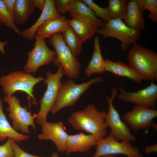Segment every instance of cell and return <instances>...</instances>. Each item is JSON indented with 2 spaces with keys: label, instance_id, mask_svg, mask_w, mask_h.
I'll use <instances>...</instances> for the list:
<instances>
[{
  "label": "cell",
  "instance_id": "cell-27",
  "mask_svg": "<svg viewBox=\"0 0 157 157\" xmlns=\"http://www.w3.org/2000/svg\"><path fill=\"white\" fill-rule=\"evenodd\" d=\"M0 22L11 28L19 35H21L22 31L16 25L13 16L8 10L2 0H0Z\"/></svg>",
  "mask_w": 157,
  "mask_h": 157
},
{
  "label": "cell",
  "instance_id": "cell-23",
  "mask_svg": "<svg viewBox=\"0 0 157 157\" xmlns=\"http://www.w3.org/2000/svg\"><path fill=\"white\" fill-rule=\"evenodd\" d=\"M35 8L33 0H16L14 15L15 24H24L33 13Z\"/></svg>",
  "mask_w": 157,
  "mask_h": 157
},
{
  "label": "cell",
  "instance_id": "cell-4",
  "mask_svg": "<svg viewBox=\"0 0 157 157\" xmlns=\"http://www.w3.org/2000/svg\"><path fill=\"white\" fill-rule=\"evenodd\" d=\"M57 67L58 69L56 73L53 74L48 71L45 74L46 78L44 80V83L47 88L40 101V110L36 114V119L38 124H41L47 121V115L54 105L62 86L61 79L64 75L63 70L60 65Z\"/></svg>",
  "mask_w": 157,
  "mask_h": 157
},
{
  "label": "cell",
  "instance_id": "cell-34",
  "mask_svg": "<svg viewBox=\"0 0 157 157\" xmlns=\"http://www.w3.org/2000/svg\"><path fill=\"white\" fill-rule=\"evenodd\" d=\"M34 6L35 8L42 11L45 7L46 0H33Z\"/></svg>",
  "mask_w": 157,
  "mask_h": 157
},
{
  "label": "cell",
  "instance_id": "cell-9",
  "mask_svg": "<svg viewBox=\"0 0 157 157\" xmlns=\"http://www.w3.org/2000/svg\"><path fill=\"white\" fill-rule=\"evenodd\" d=\"M95 152L91 157L121 154L127 157H142L138 148L130 142L119 141L114 138L110 131L106 137L97 140Z\"/></svg>",
  "mask_w": 157,
  "mask_h": 157
},
{
  "label": "cell",
  "instance_id": "cell-31",
  "mask_svg": "<svg viewBox=\"0 0 157 157\" xmlns=\"http://www.w3.org/2000/svg\"><path fill=\"white\" fill-rule=\"evenodd\" d=\"M74 0H53L54 6L58 13L64 14L69 10Z\"/></svg>",
  "mask_w": 157,
  "mask_h": 157
},
{
  "label": "cell",
  "instance_id": "cell-17",
  "mask_svg": "<svg viewBox=\"0 0 157 157\" xmlns=\"http://www.w3.org/2000/svg\"><path fill=\"white\" fill-rule=\"evenodd\" d=\"M69 26L68 19L65 16L53 17L40 25L36 34L40 38L45 39L54 34L66 31Z\"/></svg>",
  "mask_w": 157,
  "mask_h": 157
},
{
  "label": "cell",
  "instance_id": "cell-39",
  "mask_svg": "<svg viewBox=\"0 0 157 157\" xmlns=\"http://www.w3.org/2000/svg\"><path fill=\"white\" fill-rule=\"evenodd\" d=\"M1 23L0 22V26L1 25Z\"/></svg>",
  "mask_w": 157,
  "mask_h": 157
},
{
  "label": "cell",
  "instance_id": "cell-32",
  "mask_svg": "<svg viewBox=\"0 0 157 157\" xmlns=\"http://www.w3.org/2000/svg\"><path fill=\"white\" fill-rule=\"evenodd\" d=\"M13 148L15 157H50L39 156L28 154L22 149L15 142L13 144Z\"/></svg>",
  "mask_w": 157,
  "mask_h": 157
},
{
  "label": "cell",
  "instance_id": "cell-14",
  "mask_svg": "<svg viewBox=\"0 0 157 157\" xmlns=\"http://www.w3.org/2000/svg\"><path fill=\"white\" fill-rule=\"evenodd\" d=\"M42 132L37 135L40 140H51L56 145L58 152H65L69 134L65 131L63 122H49L47 121L41 124Z\"/></svg>",
  "mask_w": 157,
  "mask_h": 157
},
{
  "label": "cell",
  "instance_id": "cell-8",
  "mask_svg": "<svg viewBox=\"0 0 157 157\" xmlns=\"http://www.w3.org/2000/svg\"><path fill=\"white\" fill-rule=\"evenodd\" d=\"M3 99L4 102L8 104L6 110L9 113L8 116L12 120L13 127L15 130L29 134V126H31L34 130H35L34 120L36 117V114L32 115L26 106L22 107L20 100L15 96L5 95Z\"/></svg>",
  "mask_w": 157,
  "mask_h": 157
},
{
  "label": "cell",
  "instance_id": "cell-25",
  "mask_svg": "<svg viewBox=\"0 0 157 157\" xmlns=\"http://www.w3.org/2000/svg\"><path fill=\"white\" fill-rule=\"evenodd\" d=\"M63 40L75 56L81 53L82 46L72 28L69 26L66 31L61 33Z\"/></svg>",
  "mask_w": 157,
  "mask_h": 157
},
{
  "label": "cell",
  "instance_id": "cell-10",
  "mask_svg": "<svg viewBox=\"0 0 157 157\" xmlns=\"http://www.w3.org/2000/svg\"><path fill=\"white\" fill-rule=\"evenodd\" d=\"M118 90L115 88L111 90L110 97H106L108 108L105 118L108 127H109L114 138L119 141L131 142L135 141L136 137L131 133L127 124L121 119L119 115L113 104V101L117 95Z\"/></svg>",
  "mask_w": 157,
  "mask_h": 157
},
{
  "label": "cell",
  "instance_id": "cell-21",
  "mask_svg": "<svg viewBox=\"0 0 157 157\" xmlns=\"http://www.w3.org/2000/svg\"><path fill=\"white\" fill-rule=\"evenodd\" d=\"M99 37H95L94 40V48L91 59L88 64L85 70L88 77L94 74H101L105 71V60L101 55Z\"/></svg>",
  "mask_w": 157,
  "mask_h": 157
},
{
  "label": "cell",
  "instance_id": "cell-2",
  "mask_svg": "<svg viewBox=\"0 0 157 157\" xmlns=\"http://www.w3.org/2000/svg\"><path fill=\"white\" fill-rule=\"evenodd\" d=\"M127 57L129 65L141 79L153 81L157 79V53L149 48L133 45Z\"/></svg>",
  "mask_w": 157,
  "mask_h": 157
},
{
  "label": "cell",
  "instance_id": "cell-36",
  "mask_svg": "<svg viewBox=\"0 0 157 157\" xmlns=\"http://www.w3.org/2000/svg\"><path fill=\"white\" fill-rule=\"evenodd\" d=\"M8 44V42L7 41L4 42L0 41V51L2 54L5 53L4 48Z\"/></svg>",
  "mask_w": 157,
  "mask_h": 157
},
{
  "label": "cell",
  "instance_id": "cell-26",
  "mask_svg": "<svg viewBox=\"0 0 157 157\" xmlns=\"http://www.w3.org/2000/svg\"><path fill=\"white\" fill-rule=\"evenodd\" d=\"M129 1L109 0L107 7L111 19H124L126 16Z\"/></svg>",
  "mask_w": 157,
  "mask_h": 157
},
{
  "label": "cell",
  "instance_id": "cell-12",
  "mask_svg": "<svg viewBox=\"0 0 157 157\" xmlns=\"http://www.w3.org/2000/svg\"><path fill=\"white\" fill-rule=\"evenodd\" d=\"M157 117V110L147 107L135 105L132 109L122 116L129 127L136 133L140 130L153 127V120Z\"/></svg>",
  "mask_w": 157,
  "mask_h": 157
},
{
  "label": "cell",
  "instance_id": "cell-38",
  "mask_svg": "<svg viewBox=\"0 0 157 157\" xmlns=\"http://www.w3.org/2000/svg\"><path fill=\"white\" fill-rule=\"evenodd\" d=\"M115 155H109L103 156L101 157H115Z\"/></svg>",
  "mask_w": 157,
  "mask_h": 157
},
{
  "label": "cell",
  "instance_id": "cell-18",
  "mask_svg": "<svg viewBox=\"0 0 157 157\" xmlns=\"http://www.w3.org/2000/svg\"><path fill=\"white\" fill-rule=\"evenodd\" d=\"M143 12L136 0L129 1L124 23L128 27L134 30H143L145 25Z\"/></svg>",
  "mask_w": 157,
  "mask_h": 157
},
{
  "label": "cell",
  "instance_id": "cell-19",
  "mask_svg": "<svg viewBox=\"0 0 157 157\" xmlns=\"http://www.w3.org/2000/svg\"><path fill=\"white\" fill-rule=\"evenodd\" d=\"M60 15L56 8L53 0H46L45 7L39 18L32 26L22 32L21 35L24 38L32 40L42 24L52 17Z\"/></svg>",
  "mask_w": 157,
  "mask_h": 157
},
{
  "label": "cell",
  "instance_id": "cell-29",
  "mask_svg": "<svg viewBox=\"0 0 157 157\" xmlns=\"http://www.w3.org/2000/svg\"><path fill=\"white\" fill-rule=\"evenodd\" d=\"M94 13L97 17L100 18L104 22H108L111 20L107 7L102 8L95 3L92 0H82Z\"/></svg>",
  "mask_w": 157,
  "mask_h": 157
},
{
  "label": "cell",
  "instance_id": "cell-3",
  "mask_svg": "<svg viewBox=\"0 0 157 157\" xmlns=\"http://www.w3.org/2000/svg\"><path fill=\"white\" fill-rule=\"evenodd\" d=\"M45 78L42 75L35 77L24 71L17 70L0 77V85L5 95H12L16 91H23L32 98L33 104L36 105L38 103L33 94V88Z\"/></svg>",
  "mask_w": 157,
  "mask_h": 157
},
{
  "label": "cell",
  "instance_id": "cell-11",
  "mask_svg": "<svg viewBox=\"0 0 157 157\" xmlns=\"http://www.w3.org/2000/svg\"><path fill=\"white\" fill-rule=\"evenodd\" d=\"M33 48L27 53L28 58L24 66V71L35 74L41 66L53 63L56 56L55 51L47 46L45 39L39 38L36 34Z\"/></svg>",
  "mask_w": 157,
  "mask_h": 157
},
{
  "label": "cell",
  "instance_id": "cell-37",
  "mask_svg": "<svg viewBox=\"0 0 157 157\" xmlns=\"http://www.w3.org/2000/svg\"><path fill=\"white\" fill-rule=\"evenodd\" d=\"M51 157H58V153L56 152L53 153L51 155Z\"/></svg>",
  "mask_w": 157,
  "mask_h": 157
},
{
  "label": "cell",
  "instance_id": "cell-16",
  "mask_svg": "<svg viewBox=\"0 0 157 157\" xmlns=\"http://www.w3.org/2000/svg\"><path fill=\"white\" fill-rule=\"evenodd\" d=\"M71 16L72 19H68L69 24L82 44L95 34L98 27L92 22L83 17L74 15Z\"/></svg>",
  "mask_w": 157,
  "mask_h": 157
},
{
  "label": "cell",
  "instance_id": "cell-7",
  "mask_svg": "<svg viewBox=\"0 0 157 157\" xmlns=\"http://www.w3.org/2000/svg\"><path fill=\"white\" fill-rule=\"evenodd\" d=\"M140 31L128 27L121 19L118 18L104 22L102 27L97 28L96 33L104 38L111 37L118 39L121 42L122 50L125 51L136 43L141 37Z\"/></svg>",
  "mask_w": 157,
  "mask_h": 157
},
{
  "label": "cell",
  "instance_id": "cell-35",
  "mask_svg": "<svg viewBox=\"0 0 157 157\" xmlns=\"http://www.w3.org/2000/svg\"><path fill=\"white\" fill-rule=\"evenodd\" d=\"M144 151L147 154H149L152 153H156L157 152V144L147 145L146 146Z\"/></svg>",
  "mask_w": 157,
  "mask_h": 157
},
{
  "label": "cell",
  "instance_id": "cell-13",
  "mask_svg": "<svg viewBox=\"0 0 157 157\" xmlns=\"http://www.w3.org/2000/svg\"><path fill=\"white\" fill-rule=\"evenodd\" d=\"M118 98L135 105L156 109L157 101V85L152 81L150 85L137 92L127 91L119 88Z\"/></svg>",
  "mask_w": 157,
  "mask_h": 157
},
{
  "label": "cell",
  "instance_id": "cell-15",
  "mask_svg": "<svg viewBox=\"0 0 157 157\" xmlns=\"http://www.w3.org/2000/svg\"><path fill=\"white\" fill-rule=\"evenodd\" d=\"M97 139L92 134L83 133L69 135L66 142L65 152L67 155L75 152H85L91 147L96 146Z\"/></svg>",
  "mask_w": 157,
  "mask_h": 157
},
{
  "label": "cell",
  "instance_id": "cell-33",
  "mask_svg": "<svg viewBox=\"0 0 157 157\" xmlns=\"http://www.w3.org/2000/svg\"><path fill=\"white\" fill-rule=\"evenodd\" d=\"M2 1L8 10L14 17V10L16 0H2Z\"/></svg>",
  "mask_w": 157,
  "mask_h": 157
},
{
  "label": "cell",
  "instance_id": "cell-5",
  "mask_svg": "<svg viewBox=\"0 0 157 157\" xmlns=\"http://www.w3.org/2000/svg\"><path fill=\"white\" fill-rule=\"evenodd\" d=\"M49 38V43L54 47L56 54L53 62L54 65L58 67L60 65L64 75L68 78H78L81 69L80 63L64 42L61 33L54 34Z\"/></svg>",
  "mask_w": 157,
  "mask_h": 157
},
{
  "label": "cell",
  "instance_id": "cell-28",
  "mask_svg": "<svg viewBox=\"0 0 157 157\" xmlns=\"http://www.w3.org/2000/svg\"><path fill=\"white\" fill-rule=\"evenodd\" d=\"M141 9L150 12L148 18L154 23L157 22V0H136Z\"/></svg>",
  "mask_w": 157,
  "mask_h": 157
},
{
  "label": "cell",
  "instance_id": "cell-30",
  "mask_svg": "<svg viewBox=\"0 0 157 157\" xmlns=\"http://www.w3.org/2000/svg\"><path fill=\"white\" fill-rule=\"evenodd\" d=\"M15 142L9 138L5 143L0 146V157H15L13 145Z\"/></svg>",
  "mask_w": 157,
  "mask_h": 157
},
{
  "label": "cell",
  "instance_id": "cell-1",
  "mask_svg": "<svg viewBox=\"0 0 157 157\" xmlns=\"http://www.w3.org/2000/svg\"><path fill=\"white\" fill-rule=\"evenodd\" d=\"M106 114V112L99 111L94 105L88 104L83 110L72 113L67 122L76 130L92 135L97 140L107 135Z\"/></svg>",
  "mask_w": 157,
  "mask_h": 157
},
{
  "label": "cell",
  "instance_id": "cell-24",
  "mask_svg": "<svg viewBox=\"0 0 157 157\" xmlns=\"http://www.w3.org/2000/svg\"><path fill=\"white\" fill-rule=\"evenodd\" d=\"M69 15H74L85 18L92 22L98 28L102 26L103 21L97 17L94 13L81 0H74L68 12Z\"/></svg>",
  "mask_w": 157,
  "mask_h": 157
},
{
  "label": "cell",
  "instance_id": "cell-20",
  "mask_svg": "<svg viewBox=\"0 0 157 157\" xmlns=\"http://www.w3.org/2000/svg\"><path fill=\"white\" fill-rule=\"evenodd\" d=\"M105 60V71L120 76L128 78L136 83L142 80L137 73L129 65L120 61H113L108 59Z\"/></svg>",
  "mask_w": 157,
  "mask_h": 157
},
{
  "label": "cell",
  "instance_id": "cell-6",
  "mask_svg": "<svg viewBox=\"0 0 157 157\" xmlns=\"http://www.w3.org/2000/svg\"><path fill=\"white\" fill-rule=\"evenodd\" d=\"M104 81L102 78L99 76L79 84L76 83L72 79L65 81L62 84L50 112L55 114L64 108L73 106L92 85Z\"/></svg>",
  "mask_w": 157,
  "mask_h": 157
},
{
  "label": "cell",
  "instance_id": "cell-22",
  "mask_svg": "<svg viewBox=\"0 0 157 157\" xmlns=\"http://www.w3.org/2000/svg\"><path fill=\"white\" fill-rule=\"evenodd\" d=\"M29 136L19 133L15 130L7 120L2 109V99H0V141L11 138L18 142L27 140Z\"/></svg>",
  "mask_w": 157,
  "mask_h": 157
}]
</instances>
